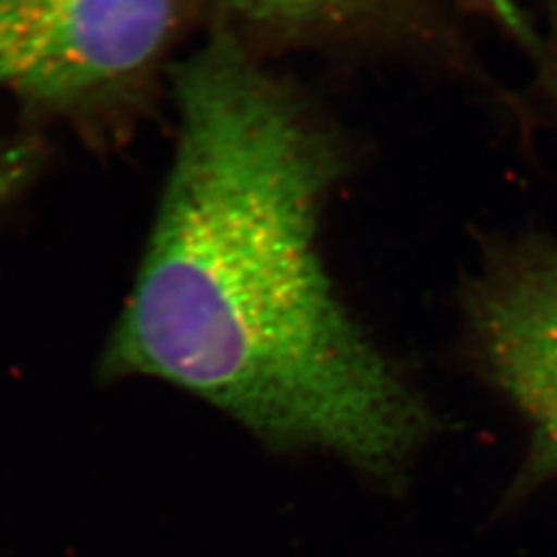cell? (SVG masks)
I'll return each instance as SVG.
<instances>
[{
    "instance_id": "obj_5",
    "label": "cell",
    "mask_w": 557,
    "mask_h": 557,
    "mask_svg": "<svg viewBox=\"0 0 557 557\" xmlns=\"http://www.w3.org/2000/svg\"><path fill=\"white\" fill-rule=\"evenodd\" d=\"M471 13L494 21L512 40L518 41L529 54L539 57L541 36L520 11L517 0H458Z\"/></svg>"
},
{
    "instance_id": "obj_1",
    "label": "cell",
    "mask_w": 557,
    "mask_h": 557,
    "mask_svg": "<svg viewBox=\"0 0 557 557\" xmlns=\"http://www.w3.org/2000/svg\"><path fill=\"white\" fill-rule=\"evenodd\" d=\"M172 94V165L106 372L165 380L271 444L393 469L423 418L320 257L335 143L232 34L174 64Z\"/></svg>"
},
{
    "instance_id": "obj_6",
    "label": "cell",
    "mask_w": 557,
    "mask_h": 557,
    "mask_svg": "<svg viewBox=\"0 0 557 557\" xmlns=\"http://www.w3.org/2000/svg\"><path fill=\"white\" fill-rule=\"evenodd\" d=\"M38 160V151L32 145L0 140V209L34 178Z\"/></svg>"
},
{
    "instance_id": "obj_3",
    "label": "cell",
    "mask_w": 557,
    "mask_h": 557,
    "mask_svg": "<svg viewBox=\"0 0 557 557\" xmlns=\"http://www.w3.org/2000/svg\"><path fill=\"white\" fill-rule=\"evenodd\" d=\"M481 347L499 386L557 453V248L498 252L473 294Z\"/></svg>"
},
{
    "instance_id": "obj_7",
    "label": "cell",
    "mask_w": 557,
    "mask_h": 557,
    "mask_svg": "<svg viewBox=\"0 0 557 557\" xmlns=\"http://www.w3.org/2000/svg\"><path fill=\"white\" fill-rule=\"evenodd\" d=\"M547 2V34L539 46V89L557 98V0Z\"/></svg>"
},
{
    "instance_id": "obj_4",
    "label": "cell",
    "mask_w": 557,
    "mask_h": 557,
    "mask_svg": "<svg viewBox=\"0 0 557 557\" xmlns=\"http://www.w3.org/2000/svg\"><path fill=\"white\" fill-rule=\"evenodd\" d=\"M225 17L250 29L331 38L376 34L460 60L442 0H207Z\"/></svg>"
},
{
    "instance_id": "obj_2",
    "label": "cell",
    "mask_w": 557,
    "mask_h": 557,
    "mask_svg": "<svg viewBox=\"0 0 557 557\" xmlns=\"http://www.w3.org/2000/svg\"><path fill=\"white\" fill-rule=\"evenodd\" d=\"M188 0H0V89L79 112L137 87L172 50Z\"/></svg>"
}]
</instances>
